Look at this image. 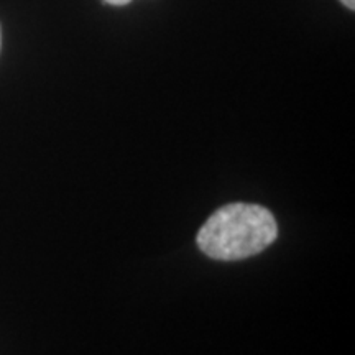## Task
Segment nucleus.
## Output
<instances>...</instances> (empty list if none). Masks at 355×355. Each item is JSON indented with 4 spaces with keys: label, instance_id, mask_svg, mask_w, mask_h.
I'll return each mask as SVG.
<instances>
[{
    "label": "nucleus",
    "instance_id": "4",
    "mask_svg": "<svg viewBox=\"0 0 355 355\" xmlns=\"http://www.w3.org/2000/svg\"><path fill=\"white\" fill-rule=\"evenodd\" d=\"M0 48H2V32H0Z\"/></svg>",
    "mask_w": 355,
    "mask_h": 355
},
{
    "label": "nucleus",
    "instance_id": "2",
    "mask_svg": "<svg viewBox=\"0 0 355 355\" xmlns=\"http://www.w3.org/2000/svg\"><path fill=\"white\" fill-rule=\"evenodd\" d=\"M105 3H110V6H127L132 0H104Z\"/></svg>",
    "mask_w": 355,
    "mask_h": 355
},
{
    "label": "nucleus",
    "instance_id": "3",
    "mask_svg": "<svg viewBox=\"0 0 355 355\" xmlns=\"http://www.w3.org/2000/svg\"><path fill=\"white\" fill-rule=\"evenodd\" d=\"M340 2H343L347 8H350V10H354L355 8V0H340Z\"/></svg>",
    "mask_w": 355,
    "mask_h": 355
},
{
    "label": "nucleus",
    "instance_id": "1",
    "mask_svg": "<svg viewBox=\"0 0 355 355\" xmlns=\"http://www.w3.org/2000/svg\"><path fill=\"white\" fill-rule=\"evenodd\" d=\"M278 237L272 212L259 204L232 202L217 209L198 234L202 254L214 260L234 261L254 257Z\"/></svg>",
    "mask_w": 355,
    "mask_h": 355
}]
</instances>
